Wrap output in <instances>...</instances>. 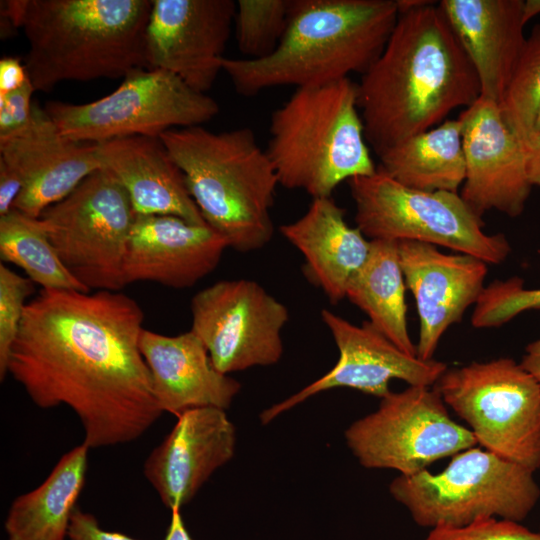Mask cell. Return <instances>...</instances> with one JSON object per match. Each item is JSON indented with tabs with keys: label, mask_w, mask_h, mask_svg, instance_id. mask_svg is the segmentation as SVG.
<instances>
[{
	"label": "cell",
	"mask_w": 540,
	"mask_h": 540,
	"mask_svg": "<svg viewBox=\"0 0 540 540\" xmlns=\"http://www.w3.org/2000/svg\"><path fill=\"white\" fill-rule=\"evenodd\" d=\"M434 387L485 450L540 468V384L520 363L471 362L447 369Z\"/></svg>",
	"instance_id": "9"
},
{
	"label": "cell",
	"mask_w": 540,
	"mask_h": 540,
	"mask_svg": "<svg viewBox=\"0 0 540 540\" xmlns=\"http://www.w3.org/2000/svg\"><path fill=\"white\" fill-rule=\"evenodd\" d=\"M24 189L20 174L0 159V217L14 209V204Z\"/></svg>",
	"instance_id": "36"
},
{
	"label": "cell",
	"mask_w": 540,
	"mask_h": 540,
	"mask_svg": "<svg viewBox=\"0 0 540 540\" xmlns=\"http://www.w3.org/2000/svg\"><path fill=\"white\" fill-rule=\"evenodd\" d=\"M540 14V0H526L523 2L522 20L525 25L533 17Z\"/></svg>",
	"instance_id": "41"
},
{
	"label": "cell",
	"mask_w": 540,
	"mask_h": 540,
	"mask_svg": "<svg viewBox=\"0 0 540 540\" xmlns=\"http://www.w3.org/2000/svg\"><path fill=\"white\" fill-rule=\"evenodd\" d=\"M523 0H442L451 30L470 60L481 96L500 104L524 47Z\"/></svg>",
	"instance_id": "22"
},
{
	"label": "cell",
	"mask_w": 540,
	"mask_h": 540,
	"mask_svg": "<svg viewBox=\"0 0 540 540\" xmlns=\"http://www.w3.org/2000/svg\"><path fill=\"white\" fill-rule=\"evenodd\" d=\"M44 108L66 137L96 144L202 126L220 110L212 97L157 68L131 71L116 90L98 100L85 104L50 101Z\"/></svg>",
	"instance_id": "10"
},
{
	"label": "cell",
	"mask_w": 540,
	"mask_h": 540,
	"mask_svg": "<svg viewBox=\"0 0 540 540\" xmlns=\"http://www.w3.org/2000/svg\"><path fill=\"white\" fill-rule=\"evenodd\" d=\"M0 257L42 289L90 292L62 263L39 219L15 209L0 217Z\"/></svg>",
	"instance_id": "28"
},
{
	"label": "cell",
	"mask_w": 540,
	"mask_h": 540,
	"mask_svg": "<svg viewBox=\"0 0 540 540\" xmlns=\"http://www.w3.org/2000/svg\"><path fill=\"white\" fill-rule=\"evenodd\" d=\"M34 291V282L0 264V380L8 374L12 346L18 335L27 305L26 299Z\"/></svg>",
	"instance_id": "32"
},
{
	"label": "cell",
	"mask_w": 540,
	"mask_h": 540,
	"mask_svg": "<svg viewBox=\"0 0 540 540\" xmlns=\"http://www.w3.org/2000/svg\"><path fill=\"white\" fill-rule=\"evenodd\" d=\"M523 146L530 183L540 188V132H532Z\"/></svg>",
	"instance_id": "38"
},
{
	"label": "cell",
	"mask_w": 540,
	"mask_h": 540,
	"mask_svg": "<svg viewBox=\"0 0 540 540\" xmlns=\"http://www.w3.org/2000/svg\"><path fill=\"white\" fill-rule=\"evenodd\" d=\"M228 247L207 224L172 215L136 214L124 257V283L192 287L215 270Z\"/></svg>",
	"instance_id": "20"
},
{
	"label": "cell",
	"mask_w": 540,
	"mask_h": 540,
	"mask_svg": "<svg viewBox=\"0 0 540 540\" xmlns=\"http://www.w3.org/2000/svg\"><path fill=\"white\" fill-rule=\"evenodd\" d=\"M236 431L225 410L190 409L148 455L144 475L163 505L181 510L234 455Z\"/></svg>",
	"instance_id": "19"
},
{
	"label": "cell",
	"mask_w": 540,
	"mask_h": 540,
	"mask_svg": "<svg viewBox=\"0 0 540 540\" xmlns=\"http://www.w3.org/2000/svg\"><path fill=\"white\" fill-rule=\"evenodd\" d=\"M152 0H25L24 65L36 91L63 81L125 77L149 68Z\"/></svg>",
	"instance_id": "4"
},
{
	"label": "cell",
	"mask_w": 540,
	"mask_h": 540,
	"mask_svg": "<svg viewBox=\"0 0 540 540\" xmlns=\"http://www.w3.org/2000/svg\"><path fill=\"white\" fill-rule=\"evenodd\" d=\"M533 471L487 450L472 447L452 456L448 466L433 474L427 469L399 475L391 495L423 527H461L497 517L523 520L540 498Z\"/></svg>",
	"instance_id": "7"
},
{
	"label": "cell",
	"mask_w": 540,
	"mask_h": 540,
	"mask_svg": "<svg viewBox=\"0 0 540 540\" xmlns=\"http://www.w3.org/2000/svg\"><path fill=\"white\" fill-rule=\"evenodd\" d=\"M397 19L396 0H292L277 49L263 59L225 57L222 70L242 96L364 74L383 51Z\"/></svg>",
	"instance_id": "3"
},
{
	"label": "cell",
	"mask_w": 540,
	"mask_h": 540,
	"mask_svg": "<svg viewBox=\"0 0 540 540\" xmlns=\"http://www.w3.org/2000/svg\"><path fill=\"white\" fill-rule=\"evenodd\" d=\"M159 137L204 221L229 247L246 253L271 241V208L279 182L250 128L213 132L193 126Z\"/></svg>",
	"instance_id": "5"
},
{
	"label": "cell",
	"mask_w": 540,
	"mask_h": 540,
	"mask_svg": "<svg viewBox=\"0 0 540 540\" xmlns=\"http://www.w3.org/2000/svg\"><path fill=\"white\" fill-rule=\"evenodd\" d=\"M406 288L398 242L371 240L369 256L350 281L346 298L400 350L416 356V345L408 331Z\"/></svg>",
	"instance_id": "27"
},
{
	"label": "cell",
	"mask_w": 540,
	"mask_h": 540,
	"mask_svg": "<svg viewBox=\"0 0 540 540\" xmlns=\"http://www.w3.org/2000/svg\"><path fill=\"white\" fill-rule=\"evenodd\" d=\"M265 149L279 185L313 199L331 197L343 181L374 173L359 113L358 85L350 78L296 88L273 111Z\"/></svg>",
	"instance_id": "6"
},
{
	"label": "cell",
	"mask_w": 540,
	"mask_h": 540,
	"mask_svg": "<svg viewBox=\"0 0 540 540\" xmlns=\"http://www.w3.org/2000/svg\"><path fill=\"white\" fill-rule=\"evenodd\" d=\"M398 251L405 284L419 316L416 356L431 360L446 330L460 322L481 296L488 264L471 255L446 254L434 245L416 241L398 242Z\"/></svg>",
	"instance_id": "18"
},
{
	"label": "cell",
	"mask_w": 540,
	"mask_h": 540,
	"mask_svg": "<svg viewBox=\"0 0 540 540\" xmlns=\"http://www.w3.org/2000/svg\"><path fill=\"white\" fill-rule=\"evenodd\" d=\"M345 438L362 466L405 476L478 444L470 429L451 418L437 389L428 386L390 392L376 411L349 426Z\"/></svg>",
	"instance_id": "12"
},
{
	"label": "cell",
	"mask_w": 540,
	"mask_h": 540,
	"mask_svg": "<svg viewBox=\"0 0 540 540\" xmlns=\"http://www.w3.org/2000/svg\"><path fill=\"white\" fill-rule=\"evenodd\" d=\"M192 330L218 371L229 375L277 363L287 307L249 279L218 281L191 300Z\"/></svg>",
	"instance_id": "13"
},
{
	"label": "cell",
	"mask_w": 540,
	"mask_h": 540,
	"mask_svg": "<svg viewBox=\"0 0 540 540\" xmlns=\"http://www.w3.org/2000/svg\"><path fill=\"white\" fill-rule=\"evenodd\" d=\"M292 0H238L235 38L245 59H263L278 47L288 26Z\"/></svg>",
	"instance_id": "30"
},
{
	"label": "cell",
	"mask_w": 540,
	"mask_h": 540,
	"mask_svg": "<svg viewBox=\"0 0 540 540\" xmlns=\"http://www.w3.org/2000/svg\"><path fill=\"white\" fill-rule=\"evenodd\" d=\"M143 319L119 291L42 289L25 307L8 374L39 408L72 409L89 449L130 443L163 413L139 348Z\"/></svg>",
	"instance_id": "1"
},
{
	"label": "cell",
	"mask_w": 540,
	"mask_h": 540,
	"mask_svg": "<svg viewBox=\"0 0 540 540\" xmlns=\"http://www.w3.org/2000/svg\"><path fill=\"white\" fill-rule=\"evenodd\" d=\"M66 540H138L126 534L103 529L96 517L76 507Z\"/></svg>",
	"instance_id": "35"
},
{
	"label": "cell",
	"mask_w": 540,
	"mask_h": 540,
	"mask_svg": "<svg viewBox=\"0 0 540 540\" xmlns=\"http://www.w3.org/2000/svg\"><path fill=\"white\" fill-rule=\"evenodd\" d=\"M378 165L397 182L418 190L457 192L465 179L460 120L441 124L387 149Z\"/></svg>",
	"instance_id": "26"
},
{
	"label": "cell",
	"mask_w": 540,
	"mask_h": 540,
	"mask_svg": "<svg viewBox=\"0 0 540 540\" xmlns=\"http://www.w3.org/2000/svg\"><path fill=\"white\" fill-rule=\"evenodd\" d=\"M458 119L465 157L460 196L480 216L489 210L521 215L533 186L523 143L504 121L499 104L480 96Z\"/></svg>",
	"instance_id": "16"
},
{
	"label": "cell",
	"mask_w": 540,
	"mask_h": 540,
	"mask_svg": "<svg viewBox=\"0 0 540 540\" xmlns=\"http://www.w3.org/2000/svg\"><path fill=\"white\" fill-rule=\"evenodd\" d=\"M180 511H171V520L164 540H192L185 527Z\"/></svg>",
	"instance_id": "40"
},
{
	"label": "cell",
	"mask_w": 540,
	"mask_h": 540,
	"mask_svg": "<svg viewBox=\"0 0 540 540\" xmlns=\"http://www.w3.org/2000/svg\"><path fill=\"white\" fill-rule=\"evenodd\" d=\"M35 91L28 77L18 89L0 95V140L19 133L29 124Z\"/></svg>",
	"instance_id": "34"
},
{
	"label": "cell",
	"mask_w": 540,
	"mask_h": 540,
	"mask_svg": "<svg viewBox=\"0 0 540 540\" xmlns=\"http://www.w3.org/2000/svg\"><path fill=\"white\" fill-rule=\"evenodd\" d=\"M0 159L24 181L14 209L32 218L67 197L101 168L97 144L66 137L45 108L34 102L29 124L0 140Z\"/></svg>",
	"instance_id": "17"
},
{
	"label": "cell",
	"mask_w": 540,
	"mask_h": 540,
	"mask_svg": "<svg viewBox=\"0 0 540 540\" xmlns=\"http://www.w3.org/2000/svg\"><path fill=\"white\" fill-rule=\"evenodd\" d=\"M236 12L233 0H152L146 27L149 68L206 94L219 72Z\"/></svg>",
	"instance_id": "15"
},
{
	"label": "cell",
	"mask_w": 540,
	"mask_h": 540,
	"mask_svg": "<svg viewBox=\"0 0 540 540\" xmlns=\"http://www.w3.org/2000/svg\"><path fill=\"white\" fill-rule=\"evenodd\" d=\"M356 227L370 240L416 241L500 264L511 252L502 233L488 234L484 223L457 192L407 187L379 166L348 181Z\"/></svg>",
	"instance_id": "8"
},
{
	"label": "cell",
	"mask_w": 540,
	"mask_h": 540,
	"mask_svg": "<svg viewBox=\"0 0 540 540\" xmlns=\"http://www.w3.org/2000/svg\"><path fill=\"white\" fill-rule=\"evenodd\" d=\"M28 77L25 65L19 59L2 58L0 60V95L18 89Z\"/></svg>",
	"instance_id": "37"
},
{
	"label": "cell",
	"mask_w": 540,
	"mask_h": 540,
	"mask_svg": "<svg viewBox=\"0 0 540 540\" xmlns=\"http://www.w3.org/2000/svg\"><path fill=\"white\" fill-rule=\"evenodd\" d=\"M474 306L473 327H499L525 311L539 310L540 288H524L520 277L495 280L485 286Z\"/></svg>",
	"instance_id": "31"
},
{
	"label": "cell",
	"mask_w": 540,
	"mask_h": 540,
	"mask_svg": "<svg viewBox=\"0 0 540 540\" xmlns=\"http://www.w3.org/2000/svg\"><path fill=\"white\" fill-rule=\"evenodd\" d=\"M97 154L101 168L127 192L136 214L172 215L206 224L160 137L132 136L97 143Z\"/></svg>",
	"instance_id": "23"
},
{
	"label": "cell",
	"mask_w": 540,
	"mask_h": 540,
	"mask_svg": "<svg viewBox=\"0 0 540 540\" xmlns=\"http://www.w3.org/2000/svg\"><path fill=\"white\" fill-rule=\"evenodd\" d=\"M532 132H540V104H539V106L537 108V111H536Z\"/></svg>",
	"instance_id": "42"
},
{
	"label": "cell",
	"mask_w": 540,
	"mask_h": 540,
	"mask_svg": "<svg viewBox=\"0 0 540 540\" xmlns=\"http://www.w3.org/2000/svg\"><path fill=\"white\" fill-rule=\"evenodd\" d=\"M321 318L339 351L334 367L289 398L265 409L260 420L267 424L307 398L337 387H348L379 398L391 391L389 382L400 379L409 386L435 385L448 369L444 362L422 360L400 350L369 321L356 325L323 309Z\"/></svg>",
	"instance_id": "14"
},
{
	"label": "cell",
	"mask_w": 540,
	"mask_h": 540,
	"mask_svg": "<svg viewBox=\"0 0 540 540\" xmlns=\"http://www.w3.org/2000/svg\"><path fill=\"white\" fill-rule=\"evenodd\" d=\"M540 104V24L526 38L510 82L499 104L504 121L524 143L533 130Z\"/></svg>",
	"instance_id": "29"
},
{
	"label": "cell",
	"mask_w": 540,
	"mask_h": 540,
	"mask_svg": "<svg viewBox=\"0 0 540 540\" xmlns=\"http://www.w3.org/2000/svg\"><path fill=\"white\" fill-rule=\"evenodd\" d=\"M357 85L365 138L377 155L481 96L478 76L438 2L427 0L398 14Z\"/></svg>",
	"instance_id": "2"
},
{
	"label": "cell",
	"mask_w": 540,
	"mask_h": 540,
	"mask_svg": "<svg viewBox=\"0 0 540 540\" xmlns=\"http://www.w3.org/2000/svg\"><path fill=\"white\" fill-rule=\"evenodd\" d=\"M280 232L305 258V271L329 301L346 298L347 287L366 262L371 240L345 220V211L332 197L314 198L297 220Z\"/></svg>",
	"instance_id": "24"
},
{
	"label": "cell",
	"mask_w": 540,
	"mask_h": 540,
	"mask_svg": "<svg viewBox=\"0 0 540 540\" xmlns=\"http://www.w3.org/2000/svg\"><path fill=\"white\" fill-rule=\"evenodd\" d=\"M136 213L119 182L100 168L38 218L68 271L87 289L125 287L123 264Z\"/></svg>",
	"instance_id": "11"
},
{
	"label": "cell",
	"mask_w": 540,
	"mask_h": 540,
	"mask_svg": "<svg viewBox=\"0 0 540 540\" xmlns=\"http://www.w3.org/2000/svg\"><path fill=\"white\" fill-rule=\"evenodd\" d=\"M88 446L65 453L35 489L10 505L4 530L8 540H66L72 514L84 488Z\"/></svg>",
	"instance_id": "25"
},
{
	"label": "cell",
	"mask_w": 540,
	"mask_h": 540,
	"mask_svg": "<svg viewBox=\"0 0 540 540\" xmlns=\"http://www.w3.org/2000/svg\"><path fill=\"white\" fill-rule=\"evenodd\" d=\"M139 348L162 412L178 417L194 408L225 410L241 389L237 380L216 369L192 330L166 336L143 328Z\"/></svg>",
	"instance_id": "21"
},
{
	"label": "cell",
	"mask_w": 540,
	"mask_h": 540,
	"mask_svg": "<svg viewBox=\"0 0 540 540\" xmlns=\"http://www.w3.org/2000/svg\"><path fill=\"white\" fill-rule=\"evenodd\" d=\"M425 540H540V533L517 521L487 517L461 527L432 528Z\"/></svg>",
	"instance_id": "33"
},
{
	"label": "cell",
	"mask_w": 540,
	"mask_h": 540,
	"mask_svg": "<svg viewBox=\"0 0 540 540\" xmlns=\"http://www.w3.org/2000/svg\"><path fill=\"white\" fill-rule=\"evenodd\" d=\"M520 364L540 384V338L527 345Z\"/></svg>",
	"instance_id": "39"
}]
</instances>
